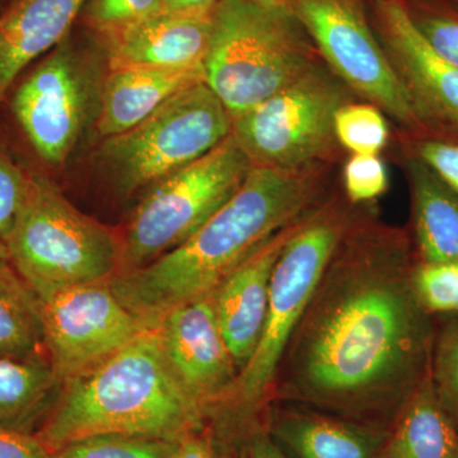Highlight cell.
<instances>
[{
  "label": "cell",
  "instance_id": "24",
  "mask_svg": "<svg viewBox=\"0 0 458 458\" xmlns=\"http://www.w3.org/2000/svg\"><path fill=\"white\" fill-rule=\"evenodd\" d=\"M336 141L352 155H378L388 143L387 122L373 104L345 102L334 117Z\"/></svg>",
  "mask_w": 458,
  "mask_h": 458
},
{
  "label": "cell",
  "instance_id": "27",
  "mask_svg": "<svg viewBox=\"0 0 458 458\" xmlns=\"http://www.w3.org/2000/svg\"><path fill=\"white\" fill-rule=\"evenodd\" d=\"M412 285L427 312L458 313V262H423L412 270Z\"/></svg>",
  "mask_w": 458,
  "mask_h": 458
},
{
  "label": "cell",
  "instance_id": "3",
  "mask_svg": "<svg viewBox=\"0 0 458 458\" xmlns=\"http://www.w3.org/2000/svg\"><path fill=\"white\" fill-rule=\"evenodd\" d=\"M203 415L168 366L155 328H148L104 363L65 382L35 436L51 454L106 434L179 443L201 426Z\"/></svg>",
  "mask_w": 458,
  "mask_h": 458
},
{
  "label": "cell",
  "instance_id": "26",
  "mask_svg": "<svg viewBox=\"0 0 458 458\" xmlns=\"http://www.w3.org/2000/svg\"><path fill=\"white\" fill-rule=\"evenodd\" d=\"M174 445L161 439L106 434L72 443L54 454L60 458H171Z\"/></svg>",
  "mask_w": 458,
  "mask_h": 458
},
{
  "label": "cell",
  "instance_id": "32",
  "mask_svg": "<svg viewBox=\"0 0 458 458\" xmlns=\"http://www.w3.org/2000/svg\"><path fill=\"white\" fill-rule=\"evenodd\" d=\"M421 164L458 195V146L445 141L429 140L418 148Z\"/></svg>",
  "mask_w": 458,
  "mask_h": 458
},
{
  "label": "cell",
  "instance_id": "33",
  "mask_svg": "<svg viewBox=\"0 0 458 458\" xmlns=\"http://www.w3.org/2000/svg\"><path fill=\"white\" fill-rule=\"evenodd\" d=\"M36 436L0 432V458H53Z\"/></svg>",
  "mask_w": 458,
  "mask_h": 458
},
{
  "label": "cell",
  "instance_id": "9",
  "mask_svg": "<svg viewBox=\"0 0 458 458\" xmlns=\"http://www.w3.org/2000/svg\"><path fill=\"white\" fill-rule=\"evenodd\" d=\"M321 64L261 104L232 117V137L252 165L298 168L318 164L336 143L334 117L345 89Z\"/></svg>",
  "mask_w": 458,
  "mask_h": 458
},
{
  "label": "cell",
  "instance_id": "29",
  "mask_svg": "<svg viewBox=\"0 0 458 458\" xmlns=\"http://www.w3.org/2000/svg\"><path fill=\"white\" fill-rule=\"evenodd\" d=\"M164 0H89L86 17L105 36L140 22L162 11Z\"/></svg>",
  "mask_w": 458,
  "mask_h": 458
},
{
  "label": "cell",
  "instance_id": "38",
  "mask_svg": "<svg viewBox=\"0 0 458 458\" xmlns=\"http://www.w3.org/2000/svg\"><path fill=\"white\" fill-rule=\"evenodd\" d=\"M53 458H60V457H57L56 454H53Z\"/></svg>",
  "mask_w": 458,
  "mask_h": 458
},
{
  "label": "cell",
  "instance_id": "23",
  "mask_svg": "<svg viewBox=\"0 0 458 458\" xmlns=\"http://www.w3.org/2000/svg\"><path fill=\"white\" fill-rule=\"evenodd\" d=\"M0 355L47 358L38 295L0 259Z\"/></svg>",
  "mask_w": 458,
  "mask_h": 458
},
{
  "label": "cell",
  "instance_id": "11",
  "mask_svg": "<svg viewBox=\"0 0 458 458\" xmlns=\"http://www.w3.org/2000/svg\"><path fill=\"white\" fill-rule=\"evenodd\" d=\"M38 302L47 358L62 386L148 330L108 282L60 289Z\"/></svg>",
  "mask_w": 458,
  "mask_h": 458
},
{
  "label": "cell",
  "instance_id": "1",
  "mask_svg": "<svg viewBox=\"0 0 458 458\" xmlns=\"http://www.w3.org/2000/svg\"><path fill=\"white\" fill-rule=\"evenodd\" d=\"M412 270L400 233L352 223L280 364L286 396L351 414L401 411L433 366Z\"/></svg>",
  "mask_w": 458,
  "mask_h": 458
},
{
  "label": "cell",
  "instance_id": "25",
  "mask_svg": "<svg viewBox=\"0 0 458 458\" xmlns=\"http://www.w3.org/2000/svg\"><path fill=\"white\" fill-rule=\"evenodd\" d=\"M410 18L429 47L458 68V12L445 0H403Z\"/></svg>",
  "mask_w": 458,
  "mask_h": 458
},
{
  "label": "cell",
  "instance_id": "6",
  "mask_svg": "<svg viewBox=\"0 0 458 458\" xmlns=\"http://www.w3.org/2000/svg\"><path fill=\"white\" fill-rule=\"evenodd\" d=\"M352 223L342 205L327 203L313 208L289 238L271 276L260 342L238 373L229 397L237 408H254L269 393L328 262Z\"/></svg>",
  "mask_w": 458,
  "mask_h": 458
},
{
  "label": "cell",
  "instance_id": "35",
  "mask_svg": "<svg viewBox=\"0 0 458 458\" xmlns=\"http://www.w3.org/2000/svg\"><path fill=\"white\" fill-rule=\"evenodd\" d=\"M171 458H212V454L203 441L190 436L176 443Z\"/></svg>",
  "mask_w": 458,
  "mask_h": 458
},
{
  "label": "cell",
  "instance_id": "21",
  "mask_svg": "<svg viewBox=\"0 0 458 458\" xmlns=\"http://www.w3.org/2000/svg\"><path fill=\"white\" fill-rule=\"evenodd\" d=\"M384 458H458V434L434 386L424 379L399 412Z\"/></svg>",
  "mask_w": 458,
  "mask_h": 458
},
{
  "label": "cell",
  "instance_id": "36",
  "mask_svg": "<svg viewBox=\"0 0 458 458\" xmlns=\"http://www.w3.org/2000/svg\"><path fill=\"white\" fill-rule=\"evenodd\" d=\"M252 458H288L269 439H260L255 443Z\"/></svg>",
  "mask_w": 458,
  "mask_h": 458
},
{
  "label": "cell",
  "instance_id": "7",
  "mask_svg": "<svg viewBox=\"0 0 458 458\" xmlns=\"http://www.w3.org/2000/svg\"><path fill=\"white\" fill-rule=\"evenodd\" d=\"M251 168L231 134L198 161L153 183L120 237L117 276L140 269L185 242L236 194Z\"/></svg>",
  "mask_w": 458,
  "mask_h": 458
},
{
  "label": "cell",
  "instance_id": "15",
  "mask_svg": "<svg viewBox=\"0 0 458 458\" xmlns=\"http://www.w3.org/2000/svg\"><path fill=\"white\" fill-rule=\"evenodd\" d=\"M304 216L267 238L213 291L219 328L238 372L246 366L260 342L274 267Z\"/></svg>",
  "mask_w": 458,
  "mask_h": 458
},
{
  "label": "cell",
  "instance_id": "16",
  "mask_svg": "<svg viewBox=\"0 0 458 458\" xmlns=\"http://www.w3.org/2000/svg\"><path fill=\"white\" fill-rule=\"evenodd\" d=\"M213 31V13L161 11L106 36L108 69L191 68L204 65Z\"/></svg>",
  "mask_w": 458,
  "mask_h": 458
},
{
  "label": "cell",
  "instance_id": "30",
  "mask_svg": "<svg viewBox=\"0 0 458 458\" xmlns=\"http://www.w3.org/2000/svg\"><path fill=\"white\" fill-rule=\"evenodd\" d=\"M344 186L352 203H369L385 194L388 174L378 155H352L344 167Z\"/></svg>",
  "mask_w": 458,
  "mask_h": 458
},
{
  "label": "cell",
  "instance_id": "18",
  "mask_svg": "<svg viewBox=\"0 0 458 458\" xmlns=\"http://www.w3.org/2000/svg\"><path fill=\"white\" fill-rule=\"evenodd\" d=\"M204 82V65L191 68L108 69L96 126L102 140L138 125L181 90Z\"/></svg>",
  "mask_w": 458,
  "mask_h": 458
},
{
  "label": "cell",
  "instance_id": "2",
  "mask_svg": "<svg viewBox=\"0 0 458 458\" xmlns=\"http://www.w3.org/2000/svg\"><path fill=\"white\" fill-rule=\"evenodd\" d=\"M318 164L252 165L227 203L176 249L108 282L148 328L182 303L212 293L267 238L311 212L322 186Z\"/></svg>",
  "mask_w": 458,
  "mask_h": 458
},
{
  "label": "cell",
  "instance_id": "31",
  "mask_svg": "<svg viewBox=\"0 0 458 458\" xmlns=\"http://www.w3.org/2000/svg\"><path fill=\"white\" fill-rule=\"evenodd\" d=\"M432 376L445 408L458 412V327L451 330L439 344Z\"/></svg>",
  "mask_w": 458,
  "mask_h": 458
},
{
  "label": "cell",
  "instance_id": "19",
  "mask_svg": "<svg viewBox=\"0 0 458 458\" xmlns=\"http://www.w3.org/2000/svg\"><path fill=\"white\" fill-rule=\"evenodd\" d=\"M276 436L293 458H384L387 445L378 430L316 412H286Z\"/></svg>",
  "mask_w": 458,
  "mask_h": 458
},
{
  "label": "cell",
  "instance_id": "20",
  "mask_svg": "<svg viewBox=\"0 0 458 458\" xmlns=\"http://www.w3.org/2000/svg\"><path fill=\"white\" fill-rule=\"evenodd\" d=\"M62 382L47 358L0 355V432L32 434L55 405Z\"/></svg>",
  "mask_w": 458,
  "mask_h": 458
},
{
  "label": "cell",
  "instance_id": "17",
  "mask_svg": "<svg viewBox=\"0 0 458 458\" xmlns=\"http://www.w3.org/2000/svg\"><path fill=\"white\" fill-rule=\"evenodd\" d=\"M89 0H17L0 16V104L20 74L54 50Z\"/></svg>",
  "mask_w": 458,
  "mask_h": 458
},
{
  "label": "cell",
  "instance_id": "4",
  "mask_svg": "<svg viewBox=\"0 0 458 458\" xmlns=\"http://www.w3.org/2000/svg\"><path fill=\"white\" fill-rule=\"evenodd\" d=\"M318 49L291 7L219 0L204 60V82L232 117L245 113L318 64Z\"/></svg>",
  "mask_w": 458,
  "mask_h": 458
},
{
  "label": "cell",
  "instance_id": "13",
  "mask_svg": "<svg viewBox=\"0 0 458 458\" xmlns=\"http://www.w3.org/2000/svg\"><path fill=\"white\" fill-rule=\"evenodd\" d=\"M155 330L172 372L201 409L231 397L240 372L219 328L213 292L174 307Z\"/></svg>",
  "mask_w": 458,
  "mask_h": 458
},
{
  "label": "cell",
  "instance_id": "8",
  "mask_svg": "<svg viewBox=\"0 0 458 458\" xmlns=\"http://www.w3.org/2000/svg\"><path fill=\"white\" fill-rule=\"evenodd\" d=\"M231 132V114L200 82L176 93L129 131L105 138L98 156L120 189L134 192L198 161Z\"/></svg>",
  "mask_w": 458,
  "mask_h": 458
},
{
  "label": "cell",
  "instance_id": "37",
  "mask_svg": "<svg viewBox=\"0 0 458 458\" xmlns=\"http://www.w3.org/2000/svg\"><path fill=\"white\" fill-rule=\"evenodd\" d=\"M265 8H282L289 4V0H254Z\"/></svg>",
  "mask_w": 458,
  "mask_h": 458
},
{
  "label": "cell",
  "instance_id": "28",
  "mask_svg": "<svg viewBox=\"0 0 458 458\" xmlns=\"http://www.w3.org/2000/svg\"><path fill=\"white\" fill-rule=\"evenodd\" d=\"M31 171L0 147V259L7 260L9 238L29 194Z\"/></svg>",
  "mask_w": 458,
  "mask_h": 458
},
{
  "label": "cell",
  "instance_id": "34",
  "mask_svg": "<svg viewBox=\"0 0 458 458\" xmlns=\"http://www.w3.org/2000/svg\"><path fill=\"white\" fill-rule=\"evenodd\" d=\"M219 0H164L162 11L179 14H212Z\"/></svg>",
  "mask_w": 458,
  "mask_h": 458
},
{
  "label": "cell",
  "instance_id": "14",
  "mask_svg": "<svg viewBox=\"0 0 458 458\" xmlns=\"http://www.w3.org/2000/svg\"><path fill=\"white\" fill-rule=\"evenodd\" d=\"M377 38L414 99L458 123V68L442 59L418 31L403 0H369Z\"/></svg>",
  "mask_w": 458,
  "mask_h": 458
},
{
  "label": "cell",
  "instance_id": "5",
  "mask_svg": "<svg viewBox=\"0 0 458 458\" xmlns=\"http://www.w3.org/2000/svg\"><path fill=\"white\" fill-rule=\"evenodd\" d=\"M120 259L117 234L80 212L49 177L31 171L7 260L38 300L60 289L110 282Z\"/></svg>",
  "mask_w": 458,
  "mask_h": 458
},
{
  "label": "cell",
  "instance_id": "22",
  "mask_svg": "<svg viewBox=\"0 0 458 458\" xmlns=\"http://www.w3.org/2000/svg\"><path fill=\"white\" fill-rule=\"evenodd\" d=\"M415 233L424 262H458V195L420 161L410 165Z\"/></svg>",
  "mask_w": 458,
  "mask_h": 458
},
{
  "label": "cell",
  "instance_id": "12",
  "mask_svg": "<svg viewBox=\"0 0 458 458\" xmlns=\"http://www.w3.org/2000/svg\"><path fill=\"white\" fill-rule=\"evenodd\" d=\"M89 69L64 38L26 75L12 111L45 164H64L86 125L93 92Z\"/></svg>",
  "mask_w": 458,
  "mask_h": 458
},
{
  "label": "cell",
  "instance_id": "10",
  "mask_svg": "<svg viewBox=\"0 0 458 458\" xmlns=\"http://www.w3.org/2000/svg\"><path fill=\"white\" fill-rule=\"evenodd\" d=\"M289 7L345 86L397 122H418L414 99L370 22L369 0H289Z\"/></svg>",
  "mask_w": 458,
  "mask_h": 458
}]
</instances>
